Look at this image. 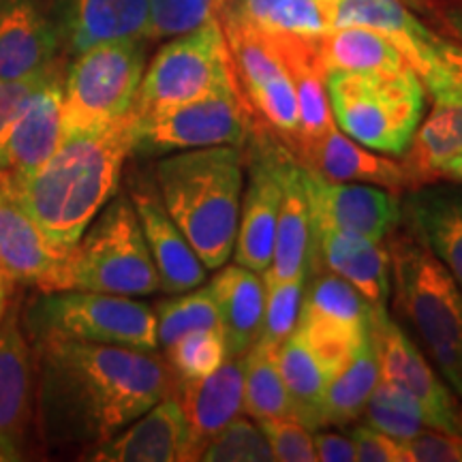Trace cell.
Masks as SVG:
<instances>
[{
  "instance_id": "obj_39",
  "label": "cell",
  "mask_w": 462,
  "mask_h": 462,
  "mask_svg": "<svg viewBox=\"0 0 462 462\" xmlns=\"http://www.w3.org/2000/svg\"><path fill=\"white\" fill-rule=\"evenodd\" d=\"M413 71L420 75L432 101L462 103V45L458 42L432 32Z\"/></svg>"
},
{
  "instance_id": "obj_48",
  "label": "cell",
  "mask_w": 462,
  "mask_h": 462,
  "mask_svg": "<svg viewBox=\"0 0 462 462\" xmlns=\"http://www.w3.org/2000/svg\"><path fill=\"white\" fill-rule=\"evenodd\" d=\"M315 456L321 462H356V448L349 435H338V432L313 430Z\"/></svg>"
},
{
  "instance_id": "obj_2",
  "label": "cell",
  "mask_w": 462,
  "mask_h": 462,
  "mask_svg": "<svg viewBox=\"0 0 462 462\" xmlns=\"http://www.w3.org/2000/svg\"><path fill=\"white\" fill-rule=\"evenodd\" d=\"M133 148V116L67 137L31 176L14 178L15 193L48 238L69 251L118 190Z\"/></svg>"
},
{
  "instance_id": "obj_18",
  "label": "cell",
  "mask_w": 462,
  "mask_h": 462,
  "mask_svg": "<svg viewBox=\"0 0 462 462\" xmlns=\"http://www.w3.org/2000/svg\"><path fill=\"white\" fill-rule=\"evenodd\" d=\"M67 251L56 246L39 223L28 215L15 193L9 170L0 171V268L11 281L42 287Z\"/></svg>"
},
{
  "instance_id": "obj_12",
  "label": "cell",
  "mask_w": 462,
  "mask_h": 462,
  "mask_svg": "<svg viewBox=\"0 0 462 462\" xmlns=\"http://www.w3.org/2000/svg\"><path fill=\"white\" fill-rule=\"evenodd\" d=\"M373 334L381 381L411 394L424 409L430 429L462 437V407L424 351L390 319L388 309H374Z\"/></svg>"
},
{
  "instance_id": "obj_52",
  "label": "cell",
  "mask_w": 462,
  "mask_h": 462,
  "mask_svg": "<svg viewBox=\"0 0 462 462\" xmlns=\"http://www.w3.org/2000/svg\"><path fill=\"white\" fill-rule=\"evenodd\" d=\"M5 3V0H0V5H3Z\"/></svg>"
},
{
  "instance_id": "obj_16",
  "label": "cell",
  "mask_w": 462,
  "mask_h": 462,
  "mask_svg": "<svg viewBox=\"0 0 462 462\" xmlns=\"http://www.w3.org/2000/svg\"><path fill=\"white\" fill-rule=\"evenodd\" d=\"M34 415L32 349L20 330L17 309L0 319V460H20Z\"/></svg>"
},
{
  "instance_id": "obj_35",
  "label": "cell",
  "mask_w": 462,
  "mask_h": 462,
  "mask_svg": "<svg viewBox=\"0 0 462 462\" xmlns=\"http://www.w3.org/2000/svg\"><path fill=\"white\" fill-rule=\"evenodd\" d=\"M300 313L351 328V330H368L374 309L349 281L319 265L315 270L313 281H306V293Z\"/></svg>"
},
{
  "instance_id": "obj_50",
  "label": "cell",
  "mask_w": 462,
  "mask_h": 462,
  "mask_svg": "<svg viewBox=\"0 0 462 462\" xmlns=\"http://www.w3.org/2000/svg\"><path fill=\"white\" fill-rule=\"evenodd\" d=\"M439 178H446V180L462 184V152L456 154L454 159H449L448 163L439 170Z\"/></svg>"
},
{
  "instance_id": "obj_21",
  "label": "cell",
  "mask_w": 462,
  "mask_h": 462,
  "mask_svg": "<svg viewBox=\"0 0 462 462\" xmlns=\"http://www.w3.org/2000/svg\"><path fill=\"white\" fill-rule=\"evenodd\" d=\"M407 231L424 245L462 289V187L420 184L401 199Z\"/></svg>"
},
{
  "instance_id": "obj_47",
  "label": "cell",
  "mask_w": 462,
  "mask_h": 462,
  "mask_svg": "<svg viewBox=\"0 0 462 462\" xmlns=\"http://www.w3.org/2000/svg\"><path fill=\"white\" fill-rule=\"evenodd\" d=\"M349 437L356 448V462H407L402 441L373 426H357Z\"/></svg>"
},
{
  "instance_id": "obj_25",
  "label": "cell",
  "mask_w": 462,
  "mask_h": 462,
  "mask_svg": "<svg viewBox=\"0 0 462 462\" xmlns=\"http://www.w3.org/2000/svg\"><path fill=\"white\" fill-rule=\"evenodd\" d=\"M150 0H65L58 32L71 54L109 42L148 39Z\"/></svg>"
},
{
  "instance_id": "obj_33",
  "label": "cell",
  "mask_w": 462,
  "mask_h": 462,
  "mask_svg": "<svg viewBox=\"0 0 462 462\" xmlns=\"http://www.w3.org/2000/svg\"><path fill=\"white\" fill-rule=\"evenodd\" d=\"M225 15L268 34L319 37L332 28L328 0H231Z\"/></svg>"
},
{
  "instance_id": "obj_11",
  "label": "cell",
  "mask_w": 462,
  "mask_h": 462,
  "mask_svg": "<svg viewBox=\"0 0 462 462\" xmlns=\"http://www.w3.org/2000/svg\"><path fill=\"white\" fill-rule=\"evenodd\" d=\"M221 24L227 37L236 78L248 99V107L263 118L281 142L291 146L300 135V109L291 75L270 37L238 17L225 15Z\"/></svg>"
},
{
  "instance_id": "obj_40",
  "label": "cell",
  "mask_w": 462,
  "mask_h": 462,
  "mask_svg": "<svg viewBox=\"0 0 462 462\" xmlns=\"http://www.w3.org/2000/svg\"><path fill=\"white\" fill-rule=\"evenodd\" d=\"M165 360L176 379H199L227 360L221 330H195L165 346Z\"/></svg>"
},
{
  "instance_id": "obj_37",
  "label": "cell",
  "mask_w": 462,
  "mask_h": 462,
  "mask_svg": "<svg viewBox=\"0 0 462 462\" xmlns=\"http://www.w3.org/2000/svg\"><path fill=\"white\" fill-rule=\"evenodd\" d=\"M154 315H157L159 346L163 349L189 332L221 330L217 300L210 285H199L180 293L178 298L163 300L154 309Z\"/></svg>"
},
{
  "instance_id": "obj_20",
  "label": "cell",
  "mask_w": 462,
  "mask_h": 462,
  "mask_svg": "<svg viewBox=\"0 0 462 462\" xmlns=\"http://www.w3.org/2000/svg\"><path fill=\"white\" fill-rule=\"evenodd\" d=\"M242 388V357H229L206 377L176 379L173 396L187 418L189 460H198L206 443L245 411Z\"/></svg>"
},
{
  "instance_id": "obj_3",
  "label": "cell",
  "mask_w": 462,
  "mask_h": 462,
  "mask_svg": "<svg viewBox=\"0 0 462 462\" xmlns=\"http://www.w3.org/2000/svg\"><path fill=\"white\" fill-rule=\"evenodd\" d=\"M245 182L240 146L184 150L154 165L165 210L206 270H218L234 255Z\"/></svg>"
},
{
  "instance_id": "obj_19",
  "label": "cell",
  "mask_w": 462,
  "mask_h": 462,
  "mask_svg": "<svg viewBox=\"0 0 462 462\" xmlns=\"http://www.w3.org/2000/svg\"><path fill=\"white\" fill-rule=\"evenodd\" d=\"M86 460L97 462H180L189 460V426L180 401H163L125 426L106 443L86 449Z\"/></svg>"
},
{
  "instance_id": "obj_43",
  "label": "cell",
  "mask_w": 462,
  "mask_h": 462,
  "mask_svg": "<svg viewBox=\"0 0 462 462\" xmlns=\"http://www.w3.org/2000/svg\"><path fill=\"white\" fill-rule=\"evenodd\" d=\"M60 69V62H56L54 67H50L48 71L32 75V78L24 79H0V171L9 170V159H7V143L14 126L20 120V116L24 114V109L34 92L42 88L45 79L51 73Z\"/></svg>"
},
{
  "instance_id": "obj_24",
  "label": "cell",
  "mask_w": 462,
  "mask_h": 462,
  "mask_svg": "<svg viewBox=\"0 0 462 462\" xmlns=\"http://www.w3.org/2000/svg\"><path fill=\"white\" fill-rule=\"evenodd\" d=\"M310 262L343 276L373 309H388L392 293V257L388 246L360 236L313 229Z\"/></svg>"
},
{
  "instance_id": "obj_34",
  "label": "cell",
  "mask_w": 462,
  "mask_h": 462,
  "mask_svg": "<svg viewBox=\"0 0 462 462\" xmlns=\"http://www.w3.org/2000/svg\"><path fill=\"white\" fill-rule=\"evenodd\" d=\"M381 379L379 356L374 345L373 328L362 340L360 349L337 377L330 381L326 392V426H346L360 418L368 398L373 396Z\"/></svg>"
},
{
  "instance_id": "obj_51",
  "label": "cell",
  "mask_w": 462,
  "mask_h": 462,
  "mask_svg": "<svg viewBox=\"0 0 462 462\" xmlns=\"http://www.w3.org/2000/svg\"><path fill=\"white\" fill-rule=\"evenodd\" d=\"M11 281L7 274L3 273V268H0V319H3L5 310H7L9 306V296H11Z\"/></svg>"
},
{
  "instance_id": "obj_17",
  "label": "cell",
  "mask_w": 462,
  "mask_h": 462,
  "mask_svg": "<svg viewBox=\"0 0 462 462\" xmlns=\"http://www.w3.org/2000/svg\"><path fill=\"white\" fill-rule=\"evenodd\" d=\"M306 170L334 182L374 184L390 190L413 189L411 176L398 161L385 159L374 150L362 146L334 123L319 135L306 137L289 146Z\"/></svg>"
},
{
  "instance_id": "obj_46",
  "label": "cell",
  "mask_w": 462,
  "mask_h": 462,
  "mask_svg": "<svg viewBox=\"0 0 462 462\" xmlns=\"http://www.w3.org/2000/svg\"><path fill=\"white\" fill-rule=\"evenodd\" d=\"M407 462H462V437L437 429L402 441Z\"/></svg>"
},
{
  "instance_id": "obj_23",
  "label": "cell",
  "mask_w": 462,
  "mask_h": 462,
  "mask_svg": "<svg viewBox=\"0 0 462 462\" xmlns=\"http://www.w3.org/2000/svg\"><path fill=\"white\" fill-rule=\"evenodd\" d=\"M60 32L32 0L0 5V79H24L58 62Z\"/></svg>"
},
{
  "instance_id": "obj_4",
  "label": "cell",
  "mask_w": 462,
  "mask_h": 462,
  "mask_svg": "<svg viewBox=\"0 0 462 462\" xmlns=\"http://www.w3.org/2000/svg\"><path fill=\"white\" fill-rule=\"evenodd\" d=\"M42 291L114 293V296H152L161 282L146 238L129 195L116 193L92 218L58 270L43 282Z\"/></svg>"
},
{
  "instance_id": "obj_6",
  "label": "cell",
  "mask_w": 462,
  "mask_h": 462,
  "mask_svg": "<svg viewBox=\"0 0 462 462\" xmlns=\"http://www.w3.org/2000/svg\"><path fill=\"white\" fill-rule=\"evenodd\" d=\"M328 99L338 129L374 152L402 157L424 118L426 88L402 71H328Z\"/></svg>"
},
{
  "instance_id": "obj_38",
  "label": "cell",
  "mask_w": 462,
  "mask_h": 462,
  "mask_svg": "<svg viewBox=\"0 0 462 462\" xmlns=\"http://www.w3.org/2000/svg\"><path fill=\"white\" fill-rule=\"evenodd\" d=\"M262 276L265 287V304L262 334H259L257 340L279 349L298 328L309 273L291 276V279H274V276L265 273Z\"/></svg>"
},
{
  "instance_id": "obj_7",
  "label": "cell",
  "mask_w": 462,
  "mask_h": 462,
  "mask_svg": "<svg viewBox=\"0 0 462 462\" xmlns=\"http://www.w3.org/2000/svg\"><path fill=\"white\" fill-rule=\"evenodd\" d=\"M146 39L92 45L75 54L62 84V140L131 114L146 71Z\"/></svg>"
},
{
  "instance_id": "obj_49",
  "label": "cell",
  "mask_w": 462,
  "mask_h": 462,
  "mask_svg": "<svg viewBox=\"0 0 462 462\" xmlns=\"http://www.w3.org/2000/svg\"><path fill=\"white\" fill-rule=\"evenodd\" d=\"M439 22L449 32L454 42L462 45V0H452L439 9Z\"/></svg>"
},
{
  "instance_id": "obj_28",
  "label": "cell",
  "mask_w": 462,
  "mask_h": 462,
  "mask_svg": "<svg viewBox=\"0 0 462 462\" xmlns=\"http://www.w3.org/2000/svg\"><path fill=\"white\" fill-rule=\"evenodd\" d=\"M268 37L285 60L293 88H296L300 109V135L296 142L330 129L334 118L326 88V69L317 54L313 37H296V34H268Z\"/></svg>"
},
{
  "instance_id": "obj_14",
  "label": "cell",
  "mask_w": 462,
  "mask_h": 462,
  "mask_svg": "<svg viewBox=\"0 0 462 462\" xmlns=\"http://www.w3.org/2000/svg\"><path fill=\"white\" fill-rule=\"evenodd\" d=\"M276 148L279 142L273 137H262L255 131L234 245L236 263L259 274H263L273 263L276 225H279L281 178Z\"/></svg>"
},
{
  "instance_id": "obj_15",
  "label": "cell",
  "mask_w": 462,
  "mask_h": 462,
  "mask_svg": "<svg viewBox=\"0 0 462 462\" xmlns=\"http://www.w3.org/2000/svg\"><path fill=\"white\" fill-rule=\"evenodd\" d=\"M129 198L140 218L161 289L167 293H184L204 285L206 265L165 210L154 180H150L148 176H133Z\"/></svg>"
},
{
  "instance_id": "obj_26",
  "label": "cell",
  "mask_w": 462,
  "mask_h": 462,
  "mask_svg": "<svg viewBox=\"0 0 462 462\" xmlns=\"http://www.w3.org/2000/svg\"><path fill=\"white\" fill-rule=\"evenodd\" d=\"M210 282L215 293L225 349L229 357H242L257 343L263 323L265 287L263 276L245 265H221Z\"/></svg>"
},
{
  "instance_id": "obj_29",
  "label": "cell",
  "mask_w": 462,
  "mask_h": 462,
  "mask_svg": "<svg viewBox=\"0 0 462 462\" xmlns=\"http://www.w3.org/2000/svg\"><path fill=\"white\" fill-rule=\"evenodd\" d=\"M313 43L326 73L402 71V69L411 67L401 48L390 37L371 31V28H330L319 37H313Z\"/></svg>"
},
{
  "instance_id": "obj_42",
  "label": "cell",
  "mask_w": 462,
  "mask_h": 462,
  "mask_svg": "<svg viewBox=\"0 0 462 462\" xmlns=\"http://www.w3.org/2000/svg\"><path fill=\"white\" fill-rule=\"evenodd\" d=\"M204 462H270L274 460L268 439L253 421L238 415L206 443L199 452Z\"/></svg>"
},
{
  "instance_id": "obj_22",
  "label": "cell",
  "mask_w": 462,
  "mask_h": 462,
  "mask_svg": "<svg viewBox=\"0 0 462 462\" xmlns=\"http://www.w3.org/2000/svg\"><path fill=\"white\" fill-rule=\"evenodd\" d=\"M276 165L281 178V210L273 263L265 274L274 279H291L309 273L313 255V215L306 190V170L281 142L276 148Z\"/></svg>"
},
{
  "instance_id": "obj_30",
  "label": "cell",
  "mask_w": 462,
  "mask_h": 462,
  "mask_svg": "<svg viewBox=\"0 0 462 462\" xmlns=\"http://www.w3.org/2000/svg\"><path fill=\"white\" fill-rule=\"evenodd\" d=\"M328 5L332 28L362 26L385 34L401 48L411 67L432 37V31L421 24L402 0H328Z\"/></svg>"
},
{
  "instance_id": "obj_9",
  "label": "cell",
  "mask_w": 462,
  "mask_h": 462,
  "mask_svg": "<svg viewBox=\"0 0 462 462\" xmlns=\"http://www.w3.org/2000/svg\"><path fill=\"white\" fill-rule=\"evenodd\" d=\"M26 326L32 338L58 334L88 343L159 349L154 309L131 296L79 289L42 291L28 306Z\"/></svg>"
},
{
  "instance_id": "obj_32",
  "label": "cell",
  "mask_w": 462,
  "mask_h": 462,
  "mask_svg": "<svg viewBox=\"0 0 462 462\" xmlns=\"http://www.w3.org/2000/svg\"><path fill=\"white\" fill-rule=\"evenodd\" d=\"M276 360L285 381L293 418L310 432L326 426V392L330 385V373L323 368L306 340L293 332L276 351Z\"/></svg>"
},
{
  "instance_id": "obj_8",
  "label": "cell",
  "mask_w": 462,
  "mask_h": 462,
  "mask_svg": "<svg viewBox=\"0 0 462 462\" xmlns=\"http://www.w3.org/2000/svg\"><path fill=\"white\" fill-rule=\"evenodd\" d=\"M227 90H238V82L221 20H212L171 37L157 51L143 71L131 114L146 118Z\"/></svg>"
},
{
  "instance_id": "obj_45",
  "label": "cell",
  "mask_w": 462,
  "mask_h": 462,
  "mask_svg": "<svg viewBox=\"0 0 462 462\" xmlns=\"http://www.w3.org/2000/svg\"><path fill=\"white\" fill-rule=\"evenodd\" d=\"M362 415L366 418L368 426L398 439V441H407V439L420 435L421 430L429 429L424 420L388 402L377 392H373V396L368 398Z\"/></svg>"
},
{
  "instance_id": "obj_27",
  "label": "cell",
  "mask_w": 462,
  "mask_h": 462,
  "mask_svg": "<svg viewBox=\"0 0 462 462\" xmlns=\"http://www.w3.org/2000/svg\"><path fill=\"white\" fill-rule=\"evenodd\" d=\"M62 78L60 69L45 79L34 92L24 114L20 116L7 143L9 170L15 176H31L60 146V114H62Z\"/></svg>"
},
{
  "instance_id": "obj_31",
  "label": "cell",
  "mask_w": 462,
  "mask_h": 462,
  "mask_svg": "<svg viewBox=\"0 0 462 462\" xmlns=\"http://www.w3.org/2000/svg\"><path fill=\"white\" fill-rule=\"evenodd\" d=\"M462 152V103L435 101L424 123L402 154V165L411 176L413 187L439 178V170Z\"/></svg>"
},
{
  "instance_id": "obj_36",
  "label": "cell",
  "mask_w": 462,
  "mask_h": 462,
  "mask_svg": "<svg viewBox=\"0 0 462 462\" xmlns=\"http://www.w3.org/2000/svg\"><path fill=\"white\" fill-rule=\"evenodd\" d=\"M274 346L257 343L242 356L245 373V411L253 420L293 418L291 401L282 381Z\"/></svg>"
},
{
  "instance_id": "obj_5",
  "label": "cell",
  "mask_w": 462,
  "mask_h": 462,
  "mask_svg": "<svg viewBox=\"0 0 462 462\" xmlns=\"http://www.w3.org/2000/svg\"><path fill=\"white\" fill-rule=\"evenodd\" d=\"M396 306L439 374L462 401V289L411 234L388 236Z\"/></svg>"
},
{
  "instance_id": "obj_13",
  "label": "cell",
  "mask_w": 462,
  "mask_h": 462,
  "mask_svg": "<svg viewBox=\"0 0 462 462\" xmlns=\"http://www.w3.org/2000/svg\"><path fill=\"white\" fill-rule=\"evenodd\" d=\"M306 190L313 229H330L383 242L402 221L401 198L396 190L362 182L326 180L309 170Z\"/></svg>"
},
{
  "instance_id": "obj_44",
  "label": "cell",
  "mask_w": 462,
  "mask_h": 462,
  "mask_svg": "<svg viewBox=\"0 0 462 462\" xmlns=\"http://www.w3.org/2000/svg\"><path fill=\"white\" fill-rule=\"evenodd\" d=\"M263 437L268 439L274 460L281 462H315L313 435L296 418L257 420Z\"/></svg>"
},
{
  "instance_id": "obj_41",
  "label": "cell",
  "mask_w": 462,
  "mask_h": 462,
  "mask_svg": "<svg viewBox=\"0 0 462 462\" xmlns=\"http://www.w3.org/2000/svg\"><path fill=\"white\" fill-rule=\"evenodd\" d=\"M231 0H150L148 39H170L221 20Z\"/></svg>"
},
{
  "instance_id": "obj_10",
  "label": "cell",
  "mask_w": 462,
  "mask_h": 462,
  "mask_svg": "<svg viewBox=\"0 0 462 462\" xmlns=\"http://www.w3.org/2000/svg\"><path fill=\"white\" fill-rule=\"evenodd\" d=\"M255 129L240 88L218 92L146 118L133 116L131 157L154 159L184 150L245 146Z\"/></svg>"
},
{
  "instance_id": "obj_1",
  "label": "cell",
  "mask_w": 462,
  "mask_h": 462,
  "mask_svg": "<svg viewBox=\"0 0 462 462\" xmlns=\"http://www.w3.org/2000/svg\"><path fill=\"white\" fill-rule=\"evenodd\" d=\"M34 411L43 441L95 448L170 396V364L154 351L58 334L32 338Z\"/></svg>"
}]
</instances>
